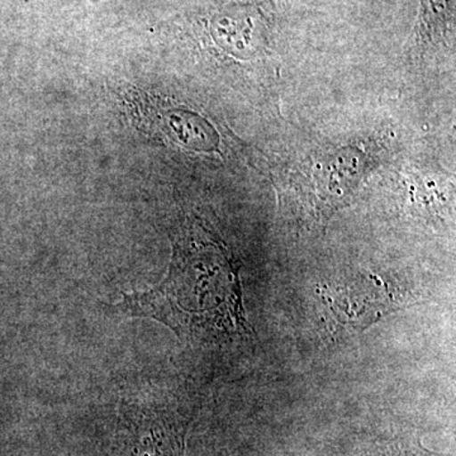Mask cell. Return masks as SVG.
I'll list each match as a JSON object with an SVG mask.
<instances>
[{
  "mask_svg": "<svg viewBox=\"0 0 456 456\" xmlns=\"http://www.w3.org/2000/svg\"><path fill=\"white\" fill-rule=\"evenodd\" d=\"M119 305L131 316L160 321L185 341L224 344L250 335L235 261L197 218L175 233L164 281Z\"/></svg>",
  "mask_w": 456,
  "mask_h": 456,
  "instance_id": "cell-1",
  "label": "cell"
},
{
  "mask_svg": "<svg viewBox=\"0 0 456 456\" xmlns=\"http://www.w3.org/2000/svg\"><path fill=\"white\" fill-rule=\"evenodd\" d=\"M316 296L327 326L335 335L362 332L402 305L391 284L371 273L318 285Z\"/></svg>",
  "mask_w": 456,
  "mask_h": 456,
  "instance_id": "cell-2",
  "label": "cell"
},
{
  "mask_svg": "<svg viewBox=\"0 0 456 456\" xmlns=\"http://www.w3.org/2000/svg\"><path fill=\"white\" fill-rule=\"evenodd\" d=\"M189 419L164 402H127L119 410L117 456H185Z\"/></svg>",
  "mask_w": 456,
  "mask_h": 456,
  "instance_id": "cell-3",
  "label": "cell"
}]
</instances>
